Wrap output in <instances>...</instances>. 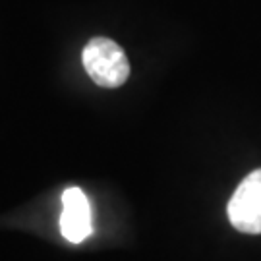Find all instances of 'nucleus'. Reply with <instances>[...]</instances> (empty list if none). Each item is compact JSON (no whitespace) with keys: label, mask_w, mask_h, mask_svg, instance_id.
I'll use <instances>...</instances> for the list:
<instances>
[{"label":"nucleus","mask_w":261,"mask_h":261,"mask_svg":"<svg viewBox=\"0 0 261 261\" xmlns=\"http://www.w3.org/2000/svg\"><path fill=\"white\" fill-rule=\"evenodd\" d=\"M60 232L72 244L84 242L85 238L93 232L89 199L80 188H68L62 194Z\"/></svg>","instance_id":"obj_3"},{"label":"nucleus","mask_w":261,"mask_h":261,"mask_svg":"<svg viewBox=\"0 0 261 261\" xmlns=\"http://www.w3.org/2000/svg\"><path fill=\"white\" fill-rule=\"evenodd\" d=\"M226 213L236 230L261 234V168L250 172L232 194Z\"/></svg>","instance_id":"obj_2"},{"label":"nucleus","mask_w":261,"mask_h":261,"mask_svg":"<svg viewBox=\"0 0 261 261\" xmlns=\"http://www.w3.org/2000/svg\"><path fill=\"white\" fill-rule=\"evenodd\" d=\"M82 62L87 75L101 87H120L130 75V62L118 43L109 37H93L85 45Z\"/></svg>","instance_id":"obj_1"}]
</instances>
